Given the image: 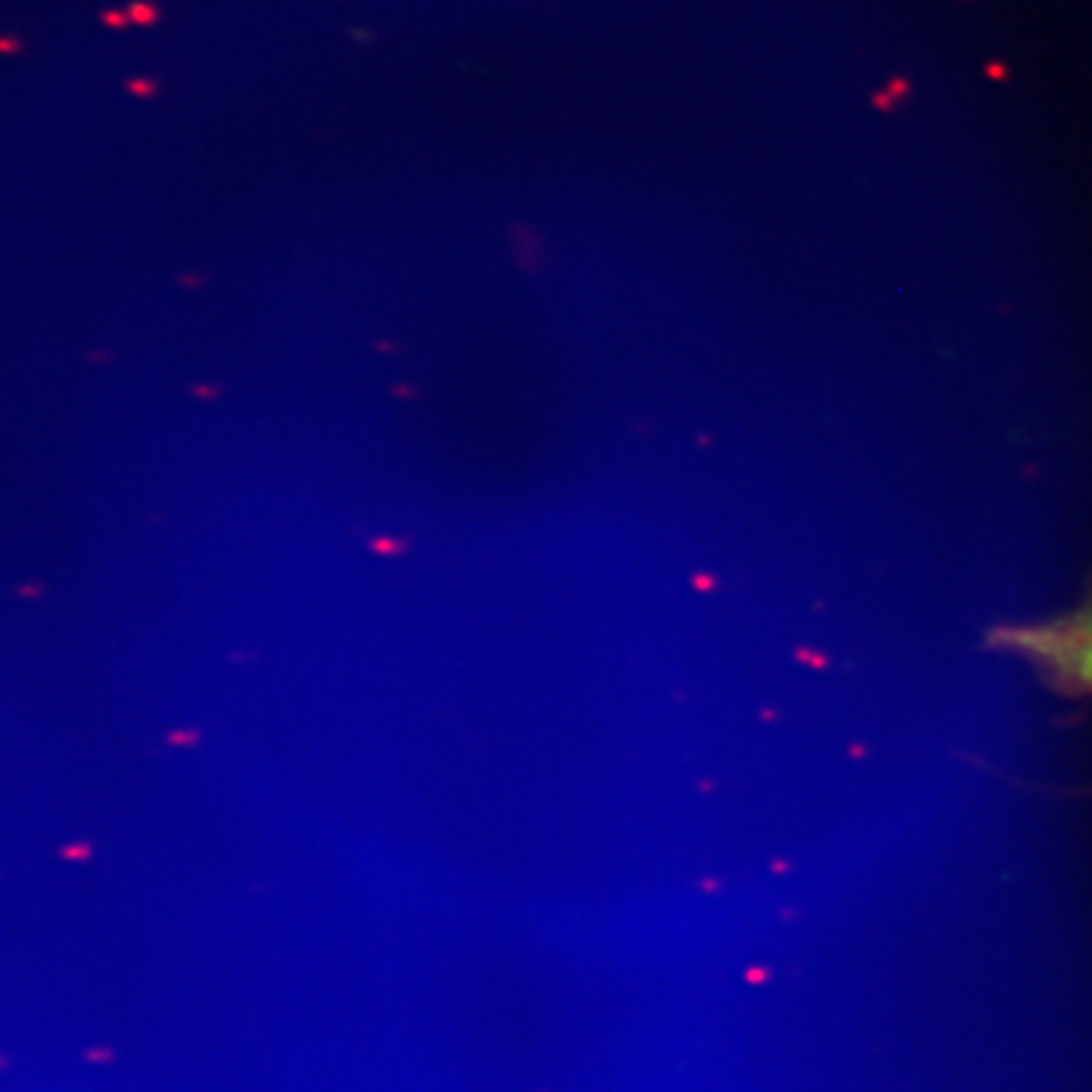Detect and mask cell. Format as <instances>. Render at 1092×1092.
<instances>
[{"mask_svg":"<svg viewBox=\"0 0 1092 1092\" xmlns=\"http://www.w3.org/2000/svg\"><path fill=\"white\" fill-rule=\"evenodd\" d=\"M1010 641L1017 643V650L1047 664L1056 677L1092 692V607L1065 619L1010 632Z\"/></svg>","mask_w":1092,"mask_h":1092,"instance_id":"6da1fadb","label":"cell"}]
</instances>
